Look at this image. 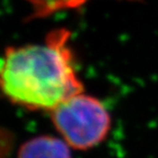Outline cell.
<instances>
[{
	"mask_svg": "<svg viewBox=\"0 0 158 158\" xmlns=\"http://www.w3.org/2000/svg\"><path fill=\"white\" fill-rule=\"evenodd\" d=\"M69 32L56 30L45 44L9 47L0 59V90L15 104L52 111L82 92L67 46Z\"/></svg>",
	"mask_w": 158,
	"mask_h": 158,
	"instance_id": "cell-1",
	"label": "cell"
},
{
	"mask_svg": "<svg viewBox=\"0 0 158 158\" xmlns=\"http://www.w3.org/2000/svg\"><path fill=\"white\" fill-rule=\"evenodd\" d=\"M52 118L69 147L81 151L103 142L111 126V118L103 104L82 92L52 110Z\"/></svg>",
	"mask_w": 158,
	"mask_h": 158,
	"instance_id": "cell-2",
	"label": "cell"
},
{
	"mask_svg": "<svg viewBox=\"0 0 158 158\" xmlns=\"http://www.w3.org/2000/svg\"><path fill=\"white\" fill-rule=\"evenodd\" d=\"M18 158H72V155L64 139L43 135L25 142L20 147Z\"/></svg>",
	"mask_w": 158,
	"mask_h": 158,
	"instance_id": "cell-3",
	"label": "cell"
}]
</instances>
